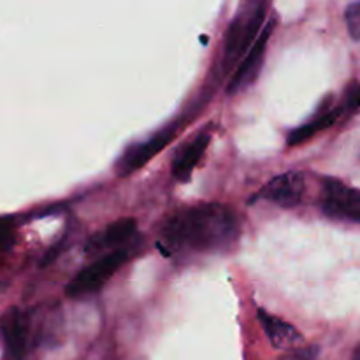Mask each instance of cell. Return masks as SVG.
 Returning a JSON list of instances; mask_svg holds the SVG:
<instances>
[{"mask_svg": "<svg viewBox=\"0 0 360 360\" xmlns=\"http://www.w3.org/2000/svg\"><path fill=\"white\" fill-rule=\"evenodd\" d=\"M238 236V217L221 204L186 207L172 214L162 229L165 245L193 253L224 252L234 245Z\"/></svg>", "mask_w": 360, "mask_h": 360, "instance_id": "6da1fadb", "label": "cell"}, {"mask_svg": "<svg viewBox=\"0 0 360 360\" xmlns=\"http://www.w3.org/2000/svg\"><path fill=\"white\" fill-rule=\"evenodd\" d=\"M266 7L264 4H257L246 13L236 16L232 25L229 27L227 37H225L224 48V60H221V72L227 74L239 60L245 58L248 49L255 42L259 28L264 21Z\"/></svg>", "mask_w": 360, "mask_h": 360, "instance_id": "7a4b0ae2", "label": "cell"}, {"mask_svg": "<svg viewBox=\"0 0 360 360\" xmlns=\"http://www.w3.org/2000/svg\"><path fill=\"white\" fill-rule=\"evenodd\" d=\"M0 334L4 343V360H27L34 338V319L32 313L20 308L7 309L0 320Z\"/></svg>", "mask_w": 360, "mask_h": 360, "instance_id": "3957f363", "label": "cell"}, {"mask_svg": "<svg viewBox=\"0 0 360 360\" xmlns=\"http://www.w3.org/2000/svg\"><path fill=\"white\" fill-rule=\"evenodd\" d=\"M127 259H129V253L125 250H115L101 257L76 274V278L67 285V295L72 299H81L98 292L108 283L109 278L127 262Z\"/></svg>", "mask_w": 360, "mask_h": 360, "instance_id": "277c9868", "label": "cell"}, {"mask_svg": "<svg viewBox=\"0 0 360 360\" xmlns=\"http://www.w3.org/2000/svg\"><path fill=\"white\" fill-rule=\"evenodd\" d=\"M322 210L329 218L360 224V190L350 188L338 179H326Z\"/></svg>", "mask_w": 360, "mask_h": 360, "instance_id": "5b68a950", "label": "cell"}, {"mask_svg": "<svg viewBox=\"0 0 360 360\" xmlns=\"http://www.w3.org/2000/svg\"><path fill=\"white\" fill-rule=\"evenodd\" d=\"M274 30V20H271L269 23L266 25L262 32L259 34V37L255 39V42L252 44V48L248 49V53L245 55V58L241 60L238 69L232 74L231 81H229L227 91L229 94H238L243 88L250 86V84L255 81L257 74L260 72V67H262L264 55H266L267 42H269L271 34Z\"/></svg>", "mask_w": 360, "mask_h": 360, "instance_id": "8992f818", "label": "cell"}, {"mask_svg": "<svg viewBox=\"0 0 360 360\" xmlns=\"http://www.w3.org/2000/svg\"><path fill=\"white\" fill-rule=\"evenodd\" d=\"M176 127H171V129H164L158 134H155L153 137H150L144 143L136 144L130 150H127V153H123V157L120 158L118 164H116V171H118V176H129L132 172L139 171L141 167L148 164L155 155L160 153L172 139H174Z\"/></svg>", "mask_w": 360, "mask_h": 360, "instance_id": "52a82bcc", "label": "cell"}, {"mask_svg": "<svg viewBox=\"0 0 360 360\" xmlns=\"http://www.w3.org/2000/svg\"><path fill=\"white\" fill-rule=\"evenodd\" d=\"M304 193V176L301 172H285L271 179L259 192L260 199L276 204L280 207H295Z\"/></svg>", "mask_w": 360, "mask_h": 360, "instance_id": "ba28073f", "label": "cell"}, {"mask_svg": "<svg viewBox=\"0 0 360 360\" xmlns=\"http://www.w3.org/2000/svg\"><path fill=\"white\" fill-rule=\"evenodd\" d=\"M136 232V221L132 218H123V220L115 221L112 225H109L105 231L98 232L94 238L88 241L86 245V253L88 255H95V253H101L104 250H112L116 246H120L122 243L129 241L132 238V234Z\"/></svg>", "mask_w": 360, "mask_h": 360, "instance_id": "9c48e42d", "label": "cell"}, {"mask_svg": "<svg viewBox=\"0 0 360 360\" xmlns=\"http://www.w3.org/2000/svg\"><path fill=\"white\" fill-rule=\"evenodd\" d=\"M259 320L262 323L267 340L278 350H290L302 340L301 334L294 326L278 319V316H273L271 313L264 311V309H259Z\"/></svg>", "mask_w": 360, "mask_h": 360, "instance_id": "30bf717a", "label": "cell"}, {"mask_svg": "<svg viewBox=\"0 0 360 360\" xmlns=\"http://www.w3.org/2000/svg\"><path fill=\"white\" fill-rule=\"evenodd\" d=\"M210 141V134H200V136H197L195 139L190 141V143L176 155L174 162H172V176H174L178 181L186 183L192 178L193 169L197 167V164H199L200 158H202Z\"/></svg>", "mask_w": 360, "mask_h": 360, "instance_id": "8fae6325", "label": "cell"}, {"mask_svg": "<svg viewBox=\"0 0 360 360\" xmlns=\"http://www.w3.org/2000/svg\"><path fill=\"white\" fill-rule=\"evenodd\" d=\"M343 112H345L343 105H341V108H333L330 111L323 112V115H320V116H316V118L311 120L309 123H304V125H301L299 129H295L294 132H290V136H288V146H297V144L306 143V141L311 139V137L315 136L316 132H320V130H326V129H329V127H333L334 123L338 122V118L343 115Z\"/></svg>", "mask_w": 360, "mask_h": 360, "instance_id": "7c38bea8", "label": "cell"}, {"mask_svg": "<svg viewBox=\"0 0 360 360\" xmlns=\"http://www.w3.org/2000/svg\"><path fill=\"white\" fill-rule=\"evenodd\" d=\"M345 20H347L348 32L355 41H360V2L350 4L345 13Z\"/></svg>", "mask_w": 360, "mask_h": 360, "instance_id": "4fadbf2b", "label": "cell"}, {"mask_svg": "<svg viewBox=\"0 0 360 360\" xmlns=\"http://www.w3.org/2000/svg\"><path fill=\"white\" fill-rule=\"evenodd\" d=\"M343 109L345 111H357V109H360V84H355L347 91Z\"/></svg>", "mask_w": 360, "mask_h": 360, "instance_id": "5bb4252c", "label": "cell"}, {"mask_svg": "<svg viewBox=\"0 0 360 360\" xmlns=\"http://www.w3.org/2000/svg\"><path fill=\"white\" fill-rule=\"evenodd\" d=\"M316 355H319L316 347H309L301 348V350H294L292 354H288L287 357H283L281 360H316Z\"/></svg>", "mask_w": 360, "mask_h": 360, "instance_id": "9a60e30c", "label": "cell"}, {"mask_svg": "<svg viewBox=\"0 0 360 360\" xmlns=\"http://www.w3.org/2000/svg\"><path fill=\"white\" fill-rule=\"evenodd\" d=\"M13 227L7 221H0V252H6L13 243Z\"/></svg>", "mask_w": 360, "mask_h": 360, "instance_id": "2e32d148", "label": "cell"}, {"mask_svg": "<svg viewBox=\"0 0 360 360\" xmlns=\"http://www.w3.org/2000/svg\"><path fill=\"white\" fill-rule=\"evenodd\" d=\"M352 360H360V345L357 347V350H355L354 357H352Z\"/></svg>", "mask_w": 360, "mask_h": 360, "instance_id": "e0dca14e", "label": "cell"}]
</instances>
